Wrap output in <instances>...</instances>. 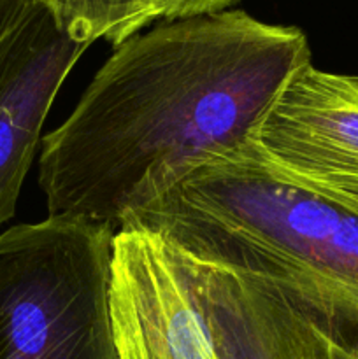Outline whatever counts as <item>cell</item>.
I'll return each instance as SVG.
<instances>
[{
	"label": "cell",
	"instance_id": "obj_10",
	"mask_svg": "<svg viewBox=\"0 0 358 359\" xmlns=\"http://www.w3.org/2000/svg\"><path fill=\"white\" fill-rule=\"evenodd\" d=\"M37 0H0V41L27 16Z\"/></svg>",
	"mask_w": 358,
	"mask_h": 359
},
{
	"label": "cell",
	"instance_id": "obj_5",
	"mask_svg": "<svg viewBox=\"0 0 358 359\" xmlns=\"http://www.w3.org/2000/svg\"><path fill=\"white\" fill-rule=\"evenodd\" d=\"M86 48L60 28L44 0L0 41V224L16 212L46 116Z\"/></svg>",
	"mask_w": 358,
	"mask_h": 359
},
{
	"label": "cell",
	"instance_id": "obj_1",
	"mask_svg": "<svg viewBox=\"0 0 358 359\" xmlns=\"http://www.w3.org/2000/svg\"><path fill=\"white\" fill-rule=\"evenodd\" d=\"M307 63L300 28L241 9L161 21L126 39L69 118L42 139L48 216L118 231L199 165L248 146Z\"/></svg>",
	"mask_w": 358,
	"mask_h": 359
},
{
	"label": "cell",
	"instance_id": "obj_6",
	"mask_svg": "<svg viewBox=\"0 0 358 359\" xmlns=\"http://www.w3.org/2000/svg\"><path fill=\"white\" fill-rule=\"evenodd\" d=\"M251 142L298 182L358 174V76L304 65L284 84Z\"/></svg>",
	"mask_w": 358,
	"mask_h": 359
},
{
	"label": "cell",
	"instance_id": "obj_8",
	"mask_svg": "<svg viewBox=\"0 0 358 359\" xmlns=\"http://www.w3.org/2000/svg\"><path fill=\"white\" fill-rule=\"evenodd\" d=\"M56 23L74 41L119 46L151 25L140 0H44Z\"/></svg>",
	"mask_w": 358,
	"mask_h": 359
},
{
	"label": "cell",
	"instance_id": "obj_3",
	"mask_svg": "<svg viewBox=\"0 0 358 359\" xmlns=\"http://www.w3.org/2000/svg\"><path fill=\"white\" fill-rule=\"evenodd\" d=\"M114 235L51 216L0 233V359H121L109 304Z\"/></svg>",
	"mask_w": 358,
	"mask_h": 359
},
{
	"label": "cell",
	"instance_id": "obj_7",
	"mask_svg": "<svg viewBox=\"0 0 358 359\" xmlns=\"http://www.w3.org/2000/svg\"><path fill=\"white\" fill-rule=\"evenodd\" d=\"M200 263L214 359H358L269 284Z\"/></svg>",
	"mask_w": 358,
	"mask_h": 359
},
{
	"label": "cell",
	"instance_id": "obj_2",
	"mask_svg": "<svg viewBox=\"0 0 358 359\" xmlns=\"http://www.w3.org/2000/svg\"><path fill=\"white\" fill-rule=\"evenodd\" d=\"M119 230L151 231L199 262L269 284L358 356V186L321 195L249 142L199 165Z\"/></svg>",
	"mask_w": 358,
	"mask_h": 359
},
{
	"label": "cell",
	"instance_id": "obj_9",
	"mask_svg": "<svg viewBox=\"0 0 358 359\" xmlns=\"http://www.w3.org/2000/svg\"><path fill=\"white\" fill-rule=\"evenodd\" d=\"M151 23L158 20L174 21L227 11L239 0H140Z\"/></svg>",
	"mask_w": 358,
	"mask_h": 359
},
{
	"label": "cell",
	"instance_id": "obj_4",
	"mask_svg": "<svg viewBox=\"0 0 358 359\" xmlns=\"http://www.w3.org/2000/svg\"><path fill=\"white\" fill-rule=\"evenodd\" d=\"M109 304L121 359H214L202 263L157 233L116 231Z\"/></svg>",
	"mask_w": 358,
	"mask_h": 359
}]
</instances>
